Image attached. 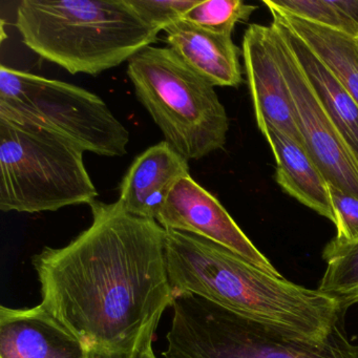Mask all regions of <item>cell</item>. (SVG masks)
<instances>
[{"mask_svg": "<svg viewBox=\"0 0 358 358\" xmlns=\"http://www.w3.org/2000/svg\"><path fill=\"white\" fill-rule=\"evenodd\" d=\"M270 13L271 26L290 48L324 112L358 163L357 102L285 22L274 12Z\"/></svg>", "mask_w": 358, "mask_h": 358, "instance_id": "9a60e30c", "label": "cell"}, {"mask_svg": "<svg viewBox=\"0 0 358 358\" xmlns=\"http://www.w3.org/2000/svg\"><path fill=\"white\" fill-rule=\"evenodd\" d=\"M0 358H92V352L41 303L1 306Z\"/></svg>", "mask_w": 358, "mask_h": 358, "instance_id": "8fae6325", "label": "cell"}, {"mask_svg": "<svg viewBox=\"0 0 358 358\" xmlns=\"http://www.w3.org/2000/svg\"><path fill=\"white\" fill-rule=\"evenodd\" d=\"M329 190L337 230L335 240L341 243L355 242L358 240V198L331 184Z\"/></svg>", "mask_w": 358, "mask_h": 358, "instance_id": "44dd1931", "label": "cell"}, {"mask_svg": "<svg viewBox=\"0 0 358 358\" xmlns=\"http://www.w3.org/2000/svg\"><path fill=\"white\" fill-rule=\"evenodd\" d=\"M164 229L192 232L234 251L266 273L282 276L210 192L190 176L176 184L156 220Z\"/></svg>", "mask_w": 358, "mask_h": 358, "instance_id": "9c48e42d", "label": "cell"}, {"mask_svg": "<svg viewBox=\"0 0 358 358\" xmlns=\"http://www.w3.org/2000/svg\"><path fill=\"white\" fill-rule=\"evenodd\" d=\"M270 41L290 93L306 150L329 184L358 198V163L324 112L290 48L272 26Z\"/></svg>", "mask_w": 358, "mask_h": 358, "instance_id": "ba28073f", "label": "cell"}, {"mask_svg": "<svg viewBox=\"0 0 358 358\" xmlns=\"http://www.w3.org/2000/svg\"><path fill=\"white\" fill-rule=\"evenodd\" d=\"M287 27L309 48L358 103V45L355 39L291 15L264 0Z\"/></svg>", "mask_w": 358, "mask_h": 358, "instance_id": "2e32d148", "label": "cell"}, {"mask_svg": "<svg viewBox=\"0 0 358 358\" xmlns=\"http://www.w3.org/2000/svg\"><path fill=\"white\" fill-rule=\"evenodd\" d=\"M157 327L154 326L141 337L139 343L129 350L124 352H115V353H94L92 352V358H157L152 351V341Z\"/></svg>", "mask_w": 358, "mask_h": 358, "instance_id": "7402d4cb", "label": "cell"}, {"mask_svg": "<svg viewBox=\"0 0 358 358\" xmlns=\"http://www.w3.org/2000/svg\"><path fill=\"white\" fill-rule=\"evenodd\" d=\"M15 26L43 59L93 76L129 62L159 34L127 0H24Z\"/></svg>", "mask_w": 358, "mask_h": 358, "instance_id": "3957f363", "label": "cell"}, {"mask_svg": "<svg viewBox=\"0 0 358 358\" xmlns=\"http://www.w3.org/2000/svg\"><path fill=\"white\" fill-rule=\"evenodd\" d=\"M91 226L33 257L41 305L94 353L133 349L173 303L165 229L119 201L90 205Z\"/></svg>", "mask_w": 358, "mask_h": 358, "instance_id": "6da1fadb", "label": "cell"}, {"mask_svg": "<svg viewBox=\"0 0 358 358\" xmlns=\"http://www.w3.org/2000/svg\"><path fill=\"white\" fill-rule=\"evenodd\" d=\"M261 133L275 159L276 183L289 196L335 224L328 181L305 146L273 127H265Z\"/></svg>", "mask_w": 358, "mask_h": 358, "instance_id": "5bb4252c", "label": "cell"}, {"mask_svg": "<svg viewBox=\"0 0 358 358\" xmlns=\"http://www.w3.org/2000/svg\"><path fill=\"white\" fill-rule=\"evenodd\" d=\"M85 150L45 123L0 110V209L56 211L93 204Z\"/></svg>", "mask_w": 358, "mask_h": 358, "instance_id": "277c9868", "label": "cell"}, {"mask_svg": "<svg viewBox=\"0 0 358 358\" xmlns=\"http://www.w3.org/2000/svg\"><path fill=\"white\" fill-rule=\"evenodd\" d=\"M247 81L259 131H282L303 144L286 80L272 51L270 27L250 24L243 38Z\"/></svg>", "mask_w": 358, "mask_h": 358, "instance_id": "30bf717a", "label": "cell"}, {"mask_svg": "<svg viewBox=\"0 0 358 358\" xmlns=\"http://www.w3.org/2000/svg\"><path fill=\"white\" fill-rule=\"evenodd\" d=\"M136 96L186 160H201L226 144L229 121L215 87L169 48L150 47L127 62Z\"/></svg>", "mask_w": 358, "mask_h": 358, "instance_id": "8992f818", "label": "cell"}, {"mask_svg": "<svg viewBox=\"0 0 358 358\" xmlns=\"http://www.w3.org/2000/svg\"><path fill=\"white\" fill-rule=\"evenodd\" d=\"M257 7L241 0H201L192 8L183 22L217 34L231 36L238 22H246Z\"/></svg>", "mask_w": 358, "mask_h": 358, "instance_id": "ac0fdd59", "label": "cell"}, {"mask_svg": "<svg viewBox=\"0 0 358 358\" xmlns=\"http://www.w3.org/2000/svg\"><path fill=\"white\" fill-rule=\"evenodd\" d=\"M270 3L301 20L353 39L358 37V0H270Z\"/></svg>", "mask_w": 358, "mask_h": 358, "instance_id": "e0dca14e", "label": "cell"}, {"mask_svg": "<svg viewBox=\"0 0 358 358\" xmlns=\"http://www.w3.org/2000/svg\"><path fill=\"white\" fill-rule=\"evenodd\" d=\"M187 176L188 161L160 142L131 163L119 187V203L129 215L156 221L176 184Z\"/></svg>", "mask_w": 358, "mask_h": 358, "instance_id": "7c38bea8", "label": "cell"}, {"mask_svg": "<svg viewBox=\"0 0 358 358\" xmlns=\"http://www.w3.org/2000/svg\"><path fill=\"white\" fill-rule=\"evenodd\" d=\"M165 358H358L339 320L330 334L312 341L231 311L194 293L173 299Z\"/></svg>", "mask_w": 358, "mask_h": 358, "instance_id": "5b68a950", "label": "cell"}, {"mask_svg": "<svg viewBox=\"0 0 358 358\" xmlns=\"http://www.w3.org/2000/svg\"><path fill=\"white\" fill-rule=\"evenodd\" d=\"M326 271L318 290L329 294L350 288L358 282V240L341 243L332 238L322 251Z\"/></svg>", "mask_w": 358, "mask_h": 358, "instance_id": "d6986e66", "label": "cell"}, {"mask_svg": "<svg viewBox=\"0 0 358 358\" xmlns=\"http://www.w3.org/2000/svg\"><path fill=\"white\" fill-rule=\"evenodd\" d=\"M0 110L45 123L85 152L127 154V127L99 96L77 85L1 66Z\"/></svg>", "mask_w": 358, "mask_h": 358, "instance_id": "52a82bcc", "label": "cell"}, {"mask_svg": "<svg viewBox=\"0 0 358 358\" xmlns=\"http://www.w3.org/2000/svg\"><path fill=\"white\" fill-rule=\"evenodd\" d=\"M201 0H127L134 11L154 30L165 31L183 20Z\"/></svg>", "mask_w": 358, "mask_h": 358, "instance_id": "ffe728a7", "label": "cell"}, {"mask_svg": "<svg viewBox=\"0 0 358 358\" xmlns=\"http://www.w3.org/2000/svg\"><path fill=\"white\" fill-rule=\"evenodd\" d=\"M355 41H356V43H357V45H358V37H357V38L355 39Z\"/></svg>", "mask_w": 358, "mask_h": 358, "instance_id": "cb8c5ba5", "label": "cell"}, {"mask_svg": "<svg viewBox=\"0 0 358 358\" xmlns=\"http://www.w3.org/2000/svg\"><path fill=\"white\" fill-rule=\"evenodd\" d=\"M165 257L173 299L194 293L247 317L316 341L326 338L347 313L333 295L266 273L199 234L165 229Z\"/></svg>", "mask_w": 358, "mask_h": 358, "instance_id": "7a4b0ae2", "label": "cell"}, {"mask_svg": "<svg viewBox=\"0 0 358 358\" xmlns=\"http://www.w3.org/2000/svg\"><path fill=\"white\" fill-rule=\"evenodd\" d=\"M331 295H333L337 299L341 310L347 312L352 305L358 303V282L350 287V288L339 291V292L333 293Z\"/></svg>", "mask_w": 358, "mask_h": 358, "instance_id": "603a6c76", "label": "cell"}, {"mask_svg": "<svg viewBox=\"0 0 358 358\" xmlns=\"http://www.w3.org/2000/svg\"><path fill=\"white\" fill-rule=\"evenodd\" d=\"M164 32L169 49L213 87H238L242 83L240 49L231 36L217 34L183 20Z\"/></svg>", "mask_w": 358, "mask_h": 358, "instance_id": "4fadbf2b", "label": "cell"}]
</instances>
